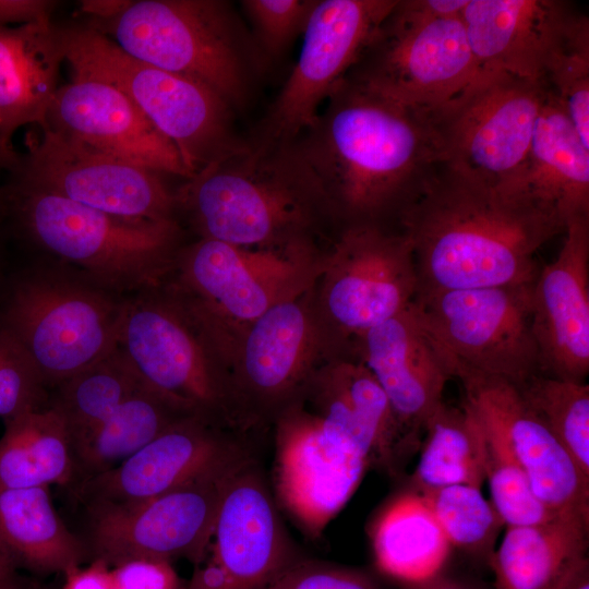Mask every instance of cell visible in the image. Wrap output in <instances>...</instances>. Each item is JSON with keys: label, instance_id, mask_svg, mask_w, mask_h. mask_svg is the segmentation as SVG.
<instances>
[{"label": "cell", "instance_id": "6da1fadb", "mask_svg": "<svg viewBox=\"0 0 589 589\" xmlns=\"http://www.w3.org/2000/svg\"><path fill=\"white\" fill-rule=\"evenodd\" d=\"M417 292L530 285L534 255L566 224L527 192L438 164L399 215Z\"/></svg>", "mask_w": 589, "mask_h": 589}, {"label": "cell", "instance_id": "7a4b0ae2", "mask_svg": "<svg viewBox=\"0 0 589 589\" xmlns=\"http://www.w3.org/2000/svg\"><path fill=\"white\" fill-rule=\"evenodd\" d=\"M316 199L349 226L378 225L419 194L441 164L425 111L345 77L315 122L286 145Z\"/></svg>", "mask_w": 589, "mask_h": 589}, {"label": "cell", "instance_id": "3957f363", "mask_svg": "<svg viewBox=\"0 0 589 589\" xmlns=\"http://www.w3.org/2000/svg\"><path fill=\"white\" fill-rule=\"evenodd\" d=\"M59 36L73 75L123 93L176 146L192 177L243 145L233 133V107L209 86L128 55L95 28L59 29Z\"/></svg>", "mask_w": 589, "mask_h": 589}, {"label": "cell", "instance_id": "277c9868", "mask_svg": "<svg viewBox=\"0 0 589 589\" xmlns=\"http://www.w3.org/2000/svg\"><path fill=\"white\" fill-rule=\"evenodd\" d=\"M204 238L250 248L279 242L310 221L316 196L286 146L243 144L199 170L175 195Z\"/></svg>", "mask_w": 589, "mask_h": 589}, {"label": "cell", "instance_id": "5b68a950", "mask_svg": "<svg viewBox=\"0 0 589 589\" xmlns=\"http://www.w3.org/2000/svg\"><path fill=\"white\" fill-rule=\"evenodd\" d=\"M468 0H397L346 77L414 110L459 93L478 69L461 14Z\"/></svg>", "mask_w": 589, "mask_h": 589}, {"label": "cell", "instance_id": "8992f818", "mask_svg": "<svg viewBox=\"0 0 589 589\" xmlns=\"http://www.w3.org/2000/svg\"><path fill=\"white\" fill-rule=\"evenodd\" d=\"M95 29L128 55L196 80L242 106L250 92L254 52L225 1L142 0Z\"/></svg>", "mask_w": 589, "mask_h": 589}, {"label": "cell", "instance_id": "52a82bcc", "mask_svg": "<svg viewBox=\"0 0 589 589\" xmlns=\"http://www.w3.org/2000/svg\"><path fill=\"white\" fill-rule=\"evenodd\" d=\"M20 205L34 239L52 254L80 266L105 290L154 286L169 263L179 233L172 218L119 217L23 187Z\"/></svg>", "mask_w": 589, "mask_h": 589}, {"label": "cell", "instance_id": "ba28073f", "mask_svg": "<svg viewBox=\"0 0 589 589\" xmlns=\"http://www.w3.org/2000/svg\"><path fill=\"white\" fill-rule=\"evenodd\" d=\"M548 94L543 80L478 70L454 97L425 111L441 163L509 184L527 159Z\"/></svg>", "mask_w": 589, "mask_h": 589}, {"label": "cell", "instance_id": "9c48e42d", "mask_svg": "<svg viewBox=\"0 0 589 589\" xmlns=\"http://www.w3.org/2000/svg\"><path fill=\"white\" fill-rule=\"evenodd\" d=\"M531 286L417 292L412 306L453 377H495L520 386L540 373Z\"/></svg>", "mask_w": 589, "mask_h": 589}, {"label": "cell", "instance_id": "30bf717a", "mask_svg": "<svg viewBox=\"0 0 589 589\" xmlns=\"http://www.w3.org/2000/svg\"><path fill=\"white\" fill-rule=\"evenodd\" d=\"M124 306L97 285L37 275L13 289L3 327L45 385L58 386L115 350Z\"/></svg>", "mask_w": 589, "mask_h": 589}, {"label": "cell", "instance_id": "8fae6325", "mask_svg": "<svg viewBox=\"0 0 589 589\" xmlns=\"http://www.w3.org/2000/svg\"><path fill=\"white\" fill-rule=\"evenodd\" d=\"M252 456L245 454L187 484L153 498L116 506L85 507V536L92 561L109 567L134 560L196 564L209 542L226 488Z\"/></svg>", "mask_w": 589, "mask_h": 589}, {"label": "cell", "instance_id": "7c38bea8", "mask_svg": "<svg viewBox=\"0 0 589 589\" xmlns=\"http://www.w3.org/2000/svg\"><path fill=\"white\" fill-rule=\"evenodd\" d=\"M372 457L353 433L318 414L284 412L272 472L276 504L298 529L318 539L352 497Z\"/></svg>", "mask_w": 589, "mask_h": 589}, {"label": "cell", "instance_id": "4fadbf2b", "mask_svg": "<svg viewBox=\"0 0 589 589\" xmlns=\"http://www.w3.org/2000/svg\"><path fill=\"white\" fill-rule=\"evenodd\" d=\"M397 0H315L292 71L268 110L257 143L284 146L315 122L318 107L358 61Z\"/></svg>", "mask_w": 589, "mask_h": 589}, {"label": "cell", "instance_id": "5bb4252c", "mask_svg": "<svg viewBox=\"0 0 589 589\" xmlns=\"http://www.w3.org/2000/svg\"><path fill=\"white\" fill-rule=\"evenodd\" d=\"M194 328L179 305L135 297L125 300L117 349L147 388L213 422L230 393Z\"/></svg>", "mask_w": 589, "mask_h": 589}, {"label": "cell", "instance_id": "9a60e30c", "mask_svg": "<svg viewBox=\"0 0 589 589\" xmlns=\"http://www.w3.org/2000/svg\"><path fill=\"white\" fill-rule=\"evenodd\" d=\"M294 560L274 495L252 457L229 481L184 589H267Z\"/></svg>", "mask_w": 589, "mask_h": 589}, {"label": "cell", "instance_id": "2e32d148", "mask_svg": "<svg viewBox=\"0 0 589 589\" xmlns=\"http://www.w3.org/2000/svg\"><path fill=\"white\" fill-rule=\"evenodd\" d=\"M29 142L23 188L139 220L171 219L176 205L160 175L41 128Z\"/></svg>", "mask_w": 589, "mask_h": 589}, {"label": "cell", "instance_id": "e0dca14e", "mask_svg": "<svg viewBox=\"0 0 589 589\" xmlns=\"http://www.w3.org/2000/svg\"><path fill=\"white\" fill-rule=\"evenodd\" d=\"M324 300L344 335L360 338L406 310L418 290L412 245L402 233L380 225L351 226L330 257Z\"/></svg>", "mask_w": 589, "mask_h": 589}, {"label": "cell", "instance_id": "ac0fdd59", "mask_svg": "<svg viewBox=\"0 0 589 589\" xmlns=\"http://www.w3.org/2000/svg\"><path fill=\"white\" fill-rule=\"evenodd\" d=\"M299 264L274 250H251L203 238L180 263L181 309L201 326L216 316L253 322L289 300L300 285Z\"/></svg>", "mask_w": 589, "mask_h": 589}, {"label": "cell", "instance_id": "d6986e66", "mask_svg": "<svg viewBox=\"0 0 589 589\" xmlns=\"http://www.w3.org/2000/svg\"><path fill=\"white\" fill-rule=\"evenodd\" d=\"M201 417L184 418L115 468L70 490L82 508L146 501L248 454Z\"/></svg>", "mask_w": 589, "mask_h": 589}, {"label": "cell", "instance_id": "ffe728a7", "mask_svg": "<svg viewBox=\"0 0 589 589\" xmlns=\"http://www.w3.org/2000/svg\"><path fill=\"white\" fill-rule=\"evenodd\" d=\"M466 400L508 442L541 503L560 517L589 522V480L522 399L517 386L501 378H459Z\"/></svg>", "mask_w": 589, "mask_h": 589}, {"label": "cell", "instance_id": "44dd1931", "mask_svg": "<svg viewBox=\"0 0 589 589\" xmlns=\"http://www.w3.org/2000/svg\"><path fill=\"white\" fill-rule=\"evenodd\" d=\"M45 127L159 175L192 177L176 146L123 93L106 82L73 75L56 91Z\"/></svg>", "mask_w": 589, "mask_h": 589}, {"label": "cell", "instance_id": "7402d4cb", "mask_svg": "<svg viewBox=\"0 0 589 589\" xmlns=\"http://www.w3.org/2000/svg\"><path fill=\"white\" fill-rule=\"evenodd\" d=\"M362 364L384 392L406 455L421 445L452 371L411 304L360 338Z\"/></svg>", "mask_w": 589, "mask_h": 589}, {"label": "cell", "instance_id": "603a6c76", "mask_svg": "<svg viewBox=\"0 0 589 589\" xmlns=\"http://www.w3.org/2000/svg\"><path fill=\"white\" fill-rule=\"evenodd\" d=\"M556 259L531 286V328L539 371L585 382L589 373V217L567 223Z\"/></svg>", "mask_w": 589, "mask_h": 589}, {"label": "cell", "instance_id": "cb8c5ba5", "mask_svg": "<svg viewBox=\"0 0 589 589\" xmlns=\"http://www.w3.org/2000/svg\"><path fill=\"white\" fill-rule=\"evenodd\" d=\"M577 10L561 0H469L461 20L477 69L543 80Z\"/></svg>", "mask_w": 589, "mask_h": 589}, {"label": "cell", "instance_id": "d4e9b609", "mask_svg": "<svg viewBox=\"0 0 589 589\" xmlns=\"http://www.w3.org/2000/svg\"><path fill=\"white\" fill-rule=\"evenodd\" d=\"M63 55L50 17L0 27V145L22 127H45Z\"/></svg>", "mask_w": 589, "mask_h": 589}, {"label": "cell", "instance_id": "484cf974", "mask_svg": "<svg viewBox=\"0 0 589 589\" xmlns=\"http://www.w3.org/2000/svg\"><path fill=\"white\" fill-rule=\"evenodd\" d=\"M506 185L550 205L566 225L589 217V147L550 89L527 159Z\"/></svg>", "mask_w": 589, "mask_h": 589}, {"label": "cell", "instance_id": "4316f807", "mask_svg": "<svg viewBox=\"0 0 589 589\" xmlns=\"http://www.w3.org/2000/svg\"><path fill=\"white\" fill-rule=\"evenodd\" d=\"M504 529L489 561L494 589H561L589 563V522L557 517Z\"/></svg>", "mask_w": 589, "mask_h": 589}, {"label": "cell", "instance_id": "83f0119b", "mask_svg": "<svg viewBox=\"0 0 589 589\" xmlns=\"http://www.w3.org/2000/svg\"><path fill=\"white\" fill-rule=\"evenodd\" d=\"M0 552L39 574H65L87 558L53 507L49 486L0 490Z\"/></svg>", "mask_w": 589, "mask_h": 589}, {"label": "cell", "instance_id": "f1b7e54d", "mask_svg": "<svg viewBox=\"0 0 589 589\" xmlns=\"http://www.w3.org/2000/svg\"><path fill=\"white\" fill-rule=\"evenodd\" d=\"M318 416L357 435L370 449L372 467L396 474L407 457L390 405L362 363L341 362L323 378Z\"/></svg>", "mask_w": 589, "mask_h": 589}, {"label": "cell", "instance_id": "f546056e", "mask_svg": "<svg viewBox=\"0 0 589 589\" xmlns=\"http://www.w3.org/2000/svg\"><path fill=\"white\" fill-rule=\"evenodd\" d=\"M312 349V327L294 301L273 305L251 323L242 354V378L248 393L277 401L304 378Z\"/></svg>", "mask_w": 589, "mask_h": 589}, {"label": "cell", "instance_id": "4dcf8cb0", "mask_svg": "<svg viewBox=\"0 0 589 589\" xmlns=\"http://www.w3.org/2000/svg\"><path fill=\"white\" fill-rule=\"evenodd\" d=\"M371 539L377 568L402 587L443 574L452 549L425 500L413 491L385 507Z\"/></svg>", "mask_w": 589, "mask_h": 589}, {"label": "cell", "instance_id": "1f68e13d", "mask_svg": "<svg viewBox=\"0 0 589 589\" xmlns=\"http://www.w3.org/2000/svg\"><path fill=\"white\" fill-rule=\"evenodd\" d=\"M419 460L411 474L413 492L485 482L486 438L480 417L465 399L445 401L426 424Z\"/></svg>", "mask_w": 589, "mask_h": 589}, {"label": "cell", "instance_id": "d6a6232c", "mask_svg": "<svg viewBox=\"0 0 589 589\" xmlns=\"http://www.w3.org/2000/svg\"><path fill=\"white\" fill-rule=\"evenodd\" d=\"M4 422L0 438V490L71 483V437L57 409L48 406Z\"/></svg>", "mask_w": 589, "mask_h": 589}, {"label": "cell", "instance_id": "836d02e7", "mask_svg": "<svg viewBox=\"0 0 589 589\" xmlns=\"http://www.w3.org/2000/svg\"><path fill=\"white\" fill-rule=\"evenodd\" d=\"M188 417L193 416L144 386L92 432L72 444L73 476L67 488L115 468Z\"/></svg>", "mask_w": 589, "mask_h": 589}, {"label": "cell", "instance_id": "e575fe53", "mask_svg": "<svg viewBox=\"0 0 589 589\" xmlns=\"http://www.w3.org/2000/svg\"><path fill=\"white\" fill-rule=\"evenodd\" d=\"M144 386L116 347L105 358L58 385L57 396L49 406L62 416L72 446Z\"/></svg>", "mask_w": 589, "mask_h": 589}, {"label": "cell", "instance_id": "d590c367", "mask_svg": "<svg viewBox=\"0 0 589 589\" xmlns=\"http://www.w3.org/2000/svg\"><path fill=\"white\" fill-rule=\"evenodd\" d=\"M517 387L526 404L589 480L588 384L538 373Z\"/></svg>", "mask_w": 589, "mask_h": 589}, {"label": "cell", "instance_id": "8d00e7d4", "mask_svg": "<svg viewBox=\"0 0 589 589\" xmlns=\"http://www.w3.org/2000/svg\"><path fill=\"white\" fill-rule=\"evenodd\" d=\"M419 494L432 510L450 548L489 563L504 525L480 486L455 484Z\"/></svg>", "mask_w": 589, "mask_h": 589}, {"label": "cell", "instance_id": "74e56055", "mask_svg": "<svg viewBox=\"0 0 589 589\" xmlns=\"http://www.w3.org/2000/svg\"><path fill=\"white\" fill-rule=\"evenodd\" d=\"M589 147V20L577 11L550 55L543 76Z\"/></svg>", "mask_w": 589, "mask_h": 589}, {"label": "cell", "instance_id": "f35d334b", "mask_svg": "<svg viewBox=\"0 0 589 589\" xmlns=\"http://www.w3.org/2000/svg\"><path fill=\"white\" fill-rule=\"evenodd\" d=\"M481 421L486 438L485 481L490 489V501L504 528L539 525L560 517L534 495L526 473L500 430Z\"/></svg>", "mask_w": 589, "mask_h": 589}, {"label": "cell", "instance_id": "ab89813d", "mask_svg": "<svg viewBox=\"0 0 589 589\" xmlns=\"http://www.w3.org/2000/svg\"><path fill=\"white\" fill-rule=\"evenodd\" d=\"M46 388L25 350L0 327V417L5 421L48 407Z\"/></svg>", "mask_w": 589, "mask_h": 589}, {"label": "cell", "instance_id": "60d3db41", "mask_svg": "<svg viewBox=\"0 0 589 589\" xmlns=\"http://www.w3.org/2000/svg\"><path fill=\"white\" fill-rule=\"evenodd\" d=\"M315 0H244L242 8L250 17L260 48L276 56L305 26Z\"/></svg>", "mask_w": 589, "mask_h": 589}, {"label": "cell", "instance_id": "b9f144b4", "mask_svg": "<svg viewBox=\"0 0 589 589\" xmlns=\"http://www.w3.org/2000/svg\"><path fill=\"white\" fill-rule=\"evenodd\" d=\"M267 589H378L366 573L312 560L291 562Z\"/></svg>", "mask_w": 589, "mask_h": 589}, {"label": "cell", "instance_id": "7bdbcfd3", "mask_svg": "<svg viewBox=\"0 0 589 589\" xmlns=\"http://www.w3.org/2000/svg\"><path fill=\"white\" fill-rule=\"evenodd\" d=\"M116 589H184L172 563L134 560L111 567Z\"/></svg>", "mask_w": 589, "mask_h": 589}, {"label": "cell", "instance_id": "ee69618b", "mask_svg": "<svg viewBox=\"0 0 589 589\" xmlns=\"http://www.w3.org/2000/svg\"><path fill=\"white\" fill-rule=\"evenodd\" d=\"M62 589H116L111 567L94 560L86 567H74L67 572Z\"/></svg>", "mask_w": 589, "mask_h": 589}, {"label": "cell", "instance_id": "f6af8a7d", "mask_svg": "<svg viewBox=\"0 0 589 589\" xmlns=\"http://www.w3.org/2000/svg\"><path fill=\"white\" fill-rule=\"evenodd\" d=\"M52 5L43 0H0V27L49 17Z\"/></svg>", "mask_w": 589, "mask_h": 589}, {"label": "cell", "instance_id": "bcb514c9", "mask_svg": "<svg viewBox=\"0 0 589 589\" xmlns=\"http://www.w3.org/2000/svg\"><path fill=\"white\" fill-rule=\"evenodd\" d=\"M129 3V0H84L81 9L96 21L105 22L120 14Z\"/></svg>", "mask_w": 589, "mask_h": 589}, {"label": "cell", "instance_id": "7dc6e473", "mask_svg": "<svg viewBox=\"0 0 589 589\" xmlns=\"http://www.w3.org/2000/svg\"><path fill=\"white\" fill-rule=\"evenodd\" d=\"M404 589H480L471 584L455 578L446 577L444 574L428 581L405 586Z\"/></svg>", "mask_w": 589, "mask_h": 589}, {"label": "cell", "instance_id": "c3c4849f", "mask_svg": "<svg viewBox=\"0 0 589 589\" xmlns=\"http://www.w3.org/2000/svg\"><path fill=\"white\" fill-rule=\"evenodd\" d=\"M22 582L14 565L0 552V586Z\"/></svg>", "mask_w": 589, "mask_h": 589}, {"label": "cell", "instance_id": "681fc988", "mask_svg": "<svg viewBox=\"0 0 589 589\" xmlns=\"http://www.w3.org/2000/svg\"><path fill=\"white\" fill-rule=\"evenodd\" d=\"M561 589H589V563L580 567Z\"/></svg>", "mask_w": 589, "mask_h": 589}, {"label": "cell", "instance_id": "f907efd6", "mask_svg": "<svg viewBox=\"0 0 589 589\" xmlns=\"http://www.w3.org/2000/svg\"><path fill=\"white\" fill-rule=\"evenodd\" d=\"M16 163L13 149L2 147L0 145V167L14 165Z\"/></svg>", "mask_w": 589, "mask_h": 589}, {"label": "cell", "instance_id": "816d5d0a", "mask_svg": "<svg viewBox=\"0 0 589 589\" xmlns=\"http://www.w3.org/2000/svg\"><path fill=\"white\" fill-rule=\"evenodd\" d=\"M0 589H28V588H26V586H24L23 582H19L15 585L0 586Z\"/></svg>", "mask_w": 589, "mask_h": 589}, {"label": "cell", "instance_id": "f5cc1de1", "mask_svg": "<svg viewBox=\"0 0 589 589\" xmlns=\"http://www.w3.org/2000/svg\"><path fill=\"white\" fill-rule=\"evenodd\" d=\"M0 200H1V195H0Z\"/></svg>", "mask_w": 589, "mask_h": 589}]
</instances>
